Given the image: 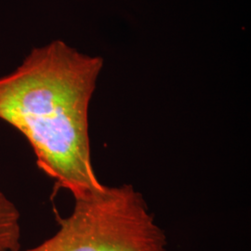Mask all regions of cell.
<instances>
[{
    "label": "cell",
    "instance_id": "cell-1",
    "mask_svg": "<svg viewBox=\"0 0 251 251\" xmlns=\"http://www.w3.org/2000/svg\"><path fill=\"white\" fill-rule=\"evenodd\" d=\"M103 60L63 40L33 49L0 76V120L31 145L39 170L75 200L105 188L91 161L89 110Z\"/></svg>",
    "mask_w": 251,
    "mask_h": 251
},
{
    "label": "cell",
    "instance_id": "cell-2",
    "mask_svg": "<svg viewBox=\"0 0 251 251\" xmlns=\"http://www.w3.org/2000/svg\"><path fill=\"white\" fill-rule=\"evenodd\" d=\"M57 233L38 246L16 251H165L167 238L144 197L131 185L105 186L75 200Z\"/></svg>",
    "mask_w": 251,
    "mask_h": 251
},
{
    "label": "cell",
    "instance_id": "cell-3",
    "mask_svg": "<svg viewBox=\"0 0 251 251\" xmlns=\"http://www.w3.org/2000/svg\"><path fill=\"white\" fill-rule=\"evenodd\" d=\"M21 240V214L15 203L0 191V251H16Z\"/></svg>",
    "mask_w": 251,
    "mask_h": 251
}]
</instances>
